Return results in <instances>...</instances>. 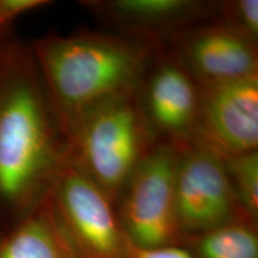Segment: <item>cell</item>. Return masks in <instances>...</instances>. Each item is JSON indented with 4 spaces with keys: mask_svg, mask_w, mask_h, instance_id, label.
Masks as SVG:
<instances>
[{
    "mask_svg": "<svg viewBox=\"0 0 258 258\" xmlns=\"http://www.w3.org/2000/svg\"><path fill=\"white\" fill-rule=\"evenodd\" d=\"M67 160V141L30 43L0 48V212L12 226L43 202Z\"/></svg>",
    "mask_w": 258,
    "mask_h": 258,
    "instance_id": "1",
    "label": "cell"
},
{
    "mask_svg": "<svg viewBox=\"0 0 258 258\" xmlns=\"http://www.w3.org/2000/svg\"><path fill=\"white\" fill-rule=\"evenodd\" d=\"M156 44L109 30L51 32L31 42L66 141L89 111L137 90Z\"/></svg>",
    "mask_w": 258,
    "mask_h": 258,
    "instance_id": "2",
    "label": "cell"
},
{
    "mask_svg": "<svg viewBox=\"0 0 258 258\" xmlns=\"http://www.w3.org/2000/svg\"><path fill=\"white\" fill-rule=\"evenodd\" d=\"M157 138L145 120L137 90L96 106L67 138V159L117 202Z\"/></svg>",
    "mask_w": 258,
    "mask_h": 258,
    "instance_id": "3",
    "label": "cell"
},
{
    "mask_svg": "<svg viewBox=\"0 0 258 258\" xmlns=\"http://www.w3.org/2000/svg\"><path fill=\"white\" fill-rule=\"evenodd\" d=\"M178 147L158 143L141 161L116 202L127 240L141 249L182 244L176 215Z\"/></svg>",
    "mask_w": 258,
    "mask_h": 258,
    "instance_id": "4",
    "label": "cell"
},
{
    "mask_svg": "<svg viewBox=\"0 0 258 258\" xmlns=\"http://www.w3.org/2000/svg\"><path fill=\"white\" fill-rule=\"evenodd\" d=\"M47 196L79 258H124L128 240L116 205L69 159L57 171Z\"/></svg>",
    "mask_w": 258,
    "mask_h": 258,
    "instance_id": "5",
    "label": "cell"
},
{
    "mask_svg": "<svg viewBox=\"0 0 258 258\" xmlns=\"http://www.w3.org/2000/svg\"><path fill=\"white\" fill-rule=\"evenodd\" d=\"M145 120L158 143L198 141L200 84L165 44H156L137 88Z\"/></svg>",
    "mask_w": 258,
    "mask_h": 258,
    "instance_id": "6",
    "label": "cell"
},
{
    "mask_svg": "<svg viewBox=\"0 0 258 258\" xmlns=\"http://www.w3.org/2000/svg\"><path fill=\"white\" fill-rule=\"evenodd\" d=\"M178 150L175 200L182 237L211 231L238 218H249L238 201L220 153L201 143Z\"/></svg>",
    "mask_w": 258,
    "mask_h": 258,
    "instance_id": "7",
    "label": "cell"
},
{
    "mask_svg": "<svg viewBox=\"0 0 258 258\" xmlns=\"http://www.w3.org/2000/svg\"><path fill=\"white\" fill-rule=\"evenodd\" d=\"M196 143L222 157L258 150V74L200 85Z\"/></svg>",
    "mask_w": 258,
    "mask_h": 258,
    "instance_id": "8",
    "label": "cell"
},
{
    "mask_svg": "<svg viewBox=\"0 0 258 258\" xmlns=\"http://www.w3.org/2000/svg\"><path fill=\"white\" fill-rule=\"evenodd\" d=\"M200 85L258 74V46L214 18L192 25L161 42Z\"/></svg>",
    "mask_w": 258,
    "mask_h": 258,
    "instance_id": "9",
    "label": "cell"
},
{
    "mask_svg": "<svg viewBox=\"0 0 258 258\" xmlns=\"http://www.w3.org/2000/svg\"><path fill=\"white\" fill-rule=\"evenodd\" d=\"M83 9L106 30L159 43L215 17L218 2L208 0H83Z\"/></svg>",
    "mask_w": 258,
    "mask_h": 258,
    "instance_id": "10",
    "label": "cell"
},
{
    "mask_svg": "<svg viewBox=\"0 0 258 258\" xmlns=\"http://www.w3.org/2000/svg\"><path fill=\"white\" fill-rule=\"evenodd\" d=\"M0 258H79L57 222L48 196L3 233Z\"/></svg>",
    "mask_w": 258,
    "mask_h": 258,
    "instance_id": "11",
    "label": "cell"
},
{
    "mask_svg": "<svg viewBox=\"0 0 258 258\" xmlns=\"http://www.w3.org/2000/svg\"><path fill=\"white\" fill-rule=\"evenodd\" d=\"M194 258H258L257 222L238 218L203 233L183 237Z\"/></svg>",
    "mask_w": 258,
    "mask_h": 258,
    "instance_id": "12",
    "label": "cell"
},
{
    "mask_svg": "<svg viewBox=\"0 0 258 258\" xmlns=\"http://www.w3.org/2000/svg\"><path fill=\"white\" fill-rule=\"evenodd\" d=\"M232 186L247 217L258 219V150L224 157Z\"/></svg>",
    "mask_w": 258,
    "mask_h": 258,
    "instance_id": "13",
    "label": "cell"
},
{
    "mask_svg": "<svg viewBox=\"0 0 258 258\" xmlns=\"http://www.w3.org/2000/svg\"><path fill=\"white\" fill-rule=\"evenodd\" d=\"M214 19L258 46V0L218 2Z\"/></svg>",
    "mask_w": 258,
    "mask_h": 258,
    "instance_id": "14",
    "label": "cell"
},
{
    "mask_svg": "<svg viewBox=\"0 0 258 258\" xmlns=\"http://www.w3.org/2000/svg\"><path fill=\"white\" fill-rule=\"evenodd\" d=\"M51 4L49 0H0V35H14L12 28L19 17Z\"/></svg>",
    "mask_w": 258,
    "mask_h": 258,
    "instance_id": "15",
    "label": "cell"
},
{
    "mask_svg": "<svg viewBox=\"0 0 258 258\" xmlns=\"http://www.w3.org/2000/svg\"><path fill=\"white\" fill-rule=\"evenodd\" d=\"M124 258H194L184 245H170L156 249H141L128 241Z\"/></svg>",
    "mask_w": 258,
    "mask_h": 258,
    "instance_id": "16",
    "label": "cell"
},
{
    "mask_svg": "<svg viewBox=\"0 0 258 258\" xmlns=\"http://www.w3.org/2000/svg\"><path fill=\"white\" fill-rule=\"evenodd\" d=\"M12 36H14V35H9V36H4V35H0V48H2L3 44H4L5 42L8 41L10 37H12Z\"/></svg>",
    "mask_w": 258,
    "mask_h": 258,
    "instance_id": "17",
    "label": "cell"
},
{
    "mask_svg": "<svg viewBox=\"0 0 258 258\" xmlns=\"http://www.w3.org/2000/svg\"><path fill=\"white\" fill-rule=\"evenodd\" d=\"M3 237V233H0V238H2Z\"/></svg>",
    "mask_w": 258,
    "mask_h": 258,
    "instance_id": "18",
    "label": "cell"
}]
</instances>
